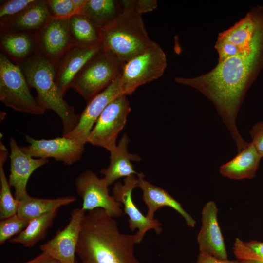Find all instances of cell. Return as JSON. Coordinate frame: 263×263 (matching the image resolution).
<instances>
[{"mask_svg":"<svg viewBox=\"0 0 263 263\" xmlns=\"http://www.w3.org/2000/svg\"><path fill=\"white\" fill-rule=\"evenodd\" d=\"M76 200L72 196L56 198H39L32 197L28 194L19 201L17 214L29 220L58 209Z\"/></svg>","mask_w":263,"mask_h":263,"instance_id":"obj_26","label":"cell"},{"mask_svg":"<svg viewBox=\"0 0 263 263\" xmlns=\"http://www.w3.org/2000/svg\"><path fill=\"white\" fill-rule=\"evenodd\" d=\"M196 263H241L238 260L220 259L211 256L199 253Z\"/></svg>","mask_w":263,"mask_h":263,"instance_id":"obj_36","label":"cell"},{"mask_svg":"<svg viewBox=\"0 0 263 263\" xmlns=\"http://www.w3.org/2000/svg\"><path fill=\"white\" fill-rule=\"evenodd\" d=\"M35 0H10L4 1L0 6V20L13 17L19 13Z\"/></svg>","mask_w":263,"mask_h":263,"instance_id":"obj_32","label":"cell"},{"mask_svg":"<svg viewBox=\"0 0 263 263\" xmlns=\"http://www.w3.org/2000/svg\"><path fill=\"white\" fill-rule=\"evenodd\" d=\"M123 11L118 18L103 30L102 46L123 63L153 46L141 14L134 9L133 0H121Z\"/></svg>","mask_w":263,"mask_h":263,"instance_id":"obj_4","label":"cell"},{"mask_svg":"<svg viewBox=\"0 0 263 263\" xmlns=\"http://www.w3.org/2000/svg\"><path fill=\"white\" fill-rule=\"evenodd\" d=\"M233 249L237 260L241 263H263V242H245L237 238Z\"/></svg>","mask_w":263,"mask_h":263,"instance_id":"obj_29","label":"cell"},{"mask_svg":"<svg viewBox=\"0 0 263 263\" xmlns=\"http://www.w3.org/2000/svg\"><path fill=\"white\" fill-rule=\"evenodd\" d=\"M25 140L29 145L20 147L25 153L34 158H53L66 165L78 161L84 150V144L64 136L38 140L25 135Z\"/></svg>","mask_w":263,"mask_h":263,"instance_id":"obj_11","label":"cell"},{"mask_svg":"<svg viewBox=\"0 0 263 263\" xmlns=\"http://www.w3.org/2000/svg\"><path fill=\"white\" fill-rule=\"evenodd\" d=\"M21 263H62L58 260L53 258L45 252H42L41 254L34 259Z\"/></svg>","mask_w":263,"mask_h":263,"instance_id":"obj_37","label":"cell"},{"mask_svg":"<svg viewBox=\"0 0 263 263\" xmlns=\"http://www.w3.org/2000/svg\"><path fill=\"white\" fill-rule=\"evenodd\" d=\"M263 68V7L261 6L254 35L248 48L218 62L205 74L192 78L176 77L175 81L198 90L213 103L239 151L248 143L239 133L236 118L247 90Z\"/></svg>","mask_w":263,"mask_h":263,"instance_id":"obj_1","label":"cell"},{"mask_svg":"<svg viewBox=\"0 0 263 263\" xmlns=\"http://www.w3.org/2000/svg\"><path fill=\"white\" fill-rule=\"evenodd\" d=\"M122 11L121 0H87L80 14L104 29L113 23Z\"/></svg>","mask_w":263,"mask_h":263,"instance_id":"obj_25","label":"cell"},{"mask_svg":"<svg viewBox=\"0 0 263 263\" xmlns=\"http://www.w3.org/2000/svg\"><path fill=\"white\" fill-rule=\"evenodd\" d=\"M218 211L214 201H208L204 205L197 242L200 253L220 259H227L226 247L218 222Z\"/></svg>","mask_w":263,"mask_h":263,"instance_id":"obj_15","label":"cell"},{"mask_svg":"<svg viewBox=\"0 0 263 263\" xmlns=\"http://www.w3.org/2000/svg\"><path fill=\"white\" fill-rule=\"evenodd\" d=\"M251 142L258 153L263 157V122L255 123L249 132Z\"/></svg>","mask_w":263,"mask_h":263,"instance_id":"obj_34","label":"cell"},{"mask_svg":"<svg viewBox=\"0 0 263 263\" xmlns=\"http://www.w3.org/2000/svg\"><path fill=\"white\" fill-rule=\"evenodd\" d=\"M51 18L45 0H35L17 15L0 20L1 31L35 34Z\"/></svg>","mask_w":263,"mask_h":263,"instance_id":"obj_19","label":"cell"},{"mask_svg":"<svg viewBox=\"0 0 263 263\" xmlns=\"http://www.w3.org/2000/svg\"><path fill=\"white\" fill-rule=\"evenodd\" d=\"M219 55L218 62L242 52L237 47L231 43L217 38L214 46Z\"/></svg>","mask_w":263,"mask_h":263,"instance_id":"obj_33","label":"cell"},{"mask_svg":"<svg viewBox=\"0 0 263 263\" xmlns=\"http://www.w3.org/2000/svg\"><path fill=\"white\" fill-rule=\"evenodd\" d=\"M10 159L8 182L14 188V197L19 201L28 194L27 184L30 176L38 168L49 162L48 159L35 158L23 152L16 140L9 141Z\"/></svg>","mask_w":263,"mask_h":263,"instance_id":"obj_16","label":"cell"},{"mask_svg":"<svg viewBox=\"0 0 263 263\" xmlns=\"http://www.w3.org/2000/svg\"><path fill=\"white\" fill-rule=\"evenodd\" d=\"M135 10L139 14L150 12L155 10L157 7L156 0H133Z\"/></svg>","mask_w":263,"mask_h":263,"instance_id":"obj_35","label":"cell"},{"mask_svg":"<svg viewBox=\"0 0 263 263\" xmlns=\"http://www.w3.org/2000/svg\"><path fill=\"white\" fill-rule=\"evenodd\" d=\"M45 1L51 18L68 19L76 14L72 0H47Z\"/></svg>","mask_w":263,"mask_h":263,"instance_id":"obj_31","label":"cell"},{"mask_svg":"<svg viewBox=\"0 0 263 263\" xmlns=\"http://www.w3.org/2000/svg\"><path fill=\"white\" fill-rule=\"evenodd\" d=\"M85 214L86 211L81 207L74 209L68 224L40 245V250L62 263H76V248Z\"/></svg>","mask_w":263,"mask_h":263,"instance_id":"obj_12","label":"cell"},{"mask_svg":"<svg viewBox=\"0 0 263 263\" xmlns=\"http://www.w3.org/2000/svg\"><path fill=\"white\" fill-rule=\"evenodd\" d=\"M137 176V187L142 191V200L148 208L146 215L148 218L154 219L157 210L163 207H168L178 212L184 218L188 226H195V221L184 210L179 202L163 188L146 180L143 173H138Z\"/></svg>","mask_w":263,"mask_h":263,"instance_id":"obj_18","label":"cell"},{"mask_svg":"<svg viewBox=\"0 0 263 263\" xmlns=\"http://www.w3.org/2000/svg\"><path fill=\"white\" fill-rule=\"evenodd\" d=\"M0 42L3 54L17 64L24 61L38 50L36 34L1 31Z\"/></svg>","mask_w":263,"mask_h":263,"instance_id":"obj_22","label":"cell"},{"mask_svg":"<svg viewBox=\"0 0 263 263\" xmlns=\"http://www.w3.org/2000/svg\"><path fill=\"white\" fill-rule=\"evenodd\" d=\"M69 19L51 18L36 33L38 50L56 67L64 54L74 45Z\"/></svg>","mask_w":263,"mask_h":263,"instance_id":"obj_13","label":"cell"},{"mask_svg":"<svg viewBox=\"0 0 263 263\" xmlns=\"http://www.w3.org/2000/svg\"><path fill=\"white\" fill-rule=\"evenodd\" d=\"M102 48V45L91 48L74 45L64 54L56 67L55 77L56 83L63 96L82 67Z\"/></svg>","mask_w":263,"mask_h":263,"instance_id":"obj_17","label":"cell"},{"mask_svg":"<svg viewBox=\"0 0 263 263\" xmlns=\"http://www.w3.org/2000/svg\"><path fill=\"white\" fill-rule=\"evenodd\" d=\"M166 56L156 43L123 63L120 76L121 93L132 94L141 85L161 77L167 67Z\"/></svg>","mask_w":263,"mask_h":263,"instance_id":"obj_7","label":"cell"},{"mask_svg":"<svg viewBox=\"0 0 263 263\" xmlns=\"http://www.w3.org/2000/svg\"><path fill=\"white\" fill-rule=\"evenodd\" d=\"M58 209L44 214L30 220L26 228L9 242L20 244L26 247H32L40 240L44 238L48 228L52 225Z\"/></svg>","mask_w":263,"mask_h":263,"instance_id":"obj_27","label":"cell"},{"mask_svg":"<svg viewBox=\"0 0 263 263\" xmlns=\"http://www.w3.org/2000/svg\"><path fill=\"white\" fill-rule=\"evenodd\" d=\"M261 7H253L232 26L219 33L217 38L231 43L241 51L248 48L254 35Z\"/></svg>","mask_w":263,"mask_h":263,"instance_id":"obj_23","label":"cell"},{"mask_svg":"<svg viewBox=\"0 0 263 263\" xmlns=\"http://www.w3.org/2000/svg\"><path fill=\"white\" fill-rule=\"evenodd\" d=\"M30 220L24 218L17 213L0 222V245L18 235L28 225Z\"/></svg>","mask_w":263,"mask_h":263,"instance_id":"obj_30","label":"cell"},{"mask_svg":"<svg viewBox=\"0 0 263 263\" xmlns=\"http://www.w3.org/2000/svg\"><path fill=\"white\" fill-rule=\"evenodd\" d=\"M231 160L222 165L219 171L222 175L231 179L253 178L262 158L252 142Z\"/></svg>","mask_w":263,"mask_h":263,"instance_id":"obj_21","label":"cell"},{"mask_svg":"<svg viewBox=\"0 0 263 263\" xmlns=\"http://www.w3.org/2000/svg\"><path fill=\"white\" fill-rule=\"evenodd\" d=\"M30 87L37 93V99L46 110L54 112L62 122L63 135L69 133L79 122V115L64 99L55 82L56 67L39 50L17 64Z\"/></svg>","mask_w":263,"mask_h":263,"instance_id":"obj_3","label":"cell"},{"mask_svg":"<svg viewBox=\"0 0 263 263\" xmlns=\"http://www.w3.org/2000/svg\"><path fill=\"white\" fill-rule=\"evenodd\" d=\"M120 76L88 102L79 115L77 125L69 133L62 136L84 145L87 143L88 138L102 112L112 101L122 94L119 84Z\"/></svg>","mask_w":263,"mask_h":263,"instance_id":"obj_14","label":"cell"},{"mask_svg":"<svg viewBox=\"0 0 263 263\" xmlns=\"http://www.w3.org/2000/svg\"><path fill=\"white\" fill-rule=\"evenodd\" d=\"M8 150L0 139V219L1 220L17 213L19 201L11 193L8 180L4 170V164L7 158Z\"/></svg>","mask_w":263,"mask_h":263,"instance_id":"obj_28","label":"cell"},{"mask_svg":"<svg viewBox=\"0 0 263 263\" xmlns=\"http://www.w3.org/2000/svg\"><path fill=\"white\" fill-rule=\"evenodd\" d=\"M138 185V179L134 175L125 178L123 183L116 182L112 189L113 196L114 200L124 206V212L128 217L129 228L132 231L137 229L134 234L136 243L143 240L145 234L149 230L153 229L155 233L162 231L161 224L156 219L148 218L139 210L133 201L132 192Z\"/></svg>","mask_w":263,"mask_h":263,"instance_id":"obj_10","label":"cell"},{"mask_svg":"<svg viewBox=\"0 0 263 263\" xmlns=\"http://www.w3.org/2000/svg\"><path fill=\"white\" fill-rule=\"evenodd\" d=\"M20 68L3 53L0 54V101L23 113L43 114L46 110L31 94Z\"/></svg>","mask_w":263,"mask_h":263,"instance_id":"obj_6","label":"cell"},{"mask_svg":"<svg viewBox=\"0 0 263 263\" xmlns=\"http://www.w3.org/2000/svg\"><path fill=\"white\" fill-rule=\"evenodd\" d=\"M123 65L113 53L103 47L78 73L70 88L88 102L121 75Z\"/></svg>","mask_w":263,"mask_h":263,"instance_id":"obj_5","label":"cell"},{"mask_svg":"<svg viewBox=\"0 0 263 263\" xmlns=\"http://www.w3.org/2000/svg\"><path fill=\"white\" fill-rule=\"evenodd\" d=\"M131 110L127 95L120 94L102 112L87 140V143L110 152L116 146V139L124 127Z\"/></svg>","mask_w":263,"mask_h":263,"instance_id":"obj_8","label":"cell"},{"mask_svg":"<svg viewBox=\"0 0 263 263\" xmlns=\"http://www.w3.org/2000/svg\"><path fill=\"white\" fill-rule=\"evenodd\" d=\"M129 139L125 133L116 147L110 151V163L107 168L102 169L101 173L108 186L117 179L138 174L134 169L132 161H139L140 158L135 154L128 152Z\"/></svg>","mask_w":263,"mask_h":263,"instance_id":"obj_20","label":"cell"},{"mask_svg":"<svg viewBox=\"0 0 263 263\" xmlns=\"http://www.w3.org/2000/svg\"><path fill=\"white\" fill-rule=\"evenodd\" d=\"M76 191L83 200L81 208L87 211L102 208L111 217L122 216V204L116 201L109 192L108 186L104 178H99L90 170L79 174L75 181Z\"/></svg>","mask_w":263,"mask_h":263,"instance_id":"obj_9","label":"cell"},{"mask_svg":"<svg viewBox=\"0 0 263 263\" xmlns=\"http://www.w3.org/2000/svg\"><path fill=\"white\" fill-rule=\"evenodd\" d=\"M134 235L121 233L114 218L102 208L86 213L76 248V263H140Z\"/></svg>","mask_w":263,"mask_h":263,"instance_id":"obj_2","label":"cell"},{"mask_svg":"<svg viewBox=\"0 0 263 263\" xmlns=\"http://www.w3.org/2000/svg\"><path fill=\"white\" fill-rule=\"evenodd\" d=\"M69 25L74 45L91 48L102 45L103 30L82 14L69 19Z\"/></svg>","mask_w":263,"mask_h":263,"instance_id":"obj_24","label":"cell"}]
</instances>
